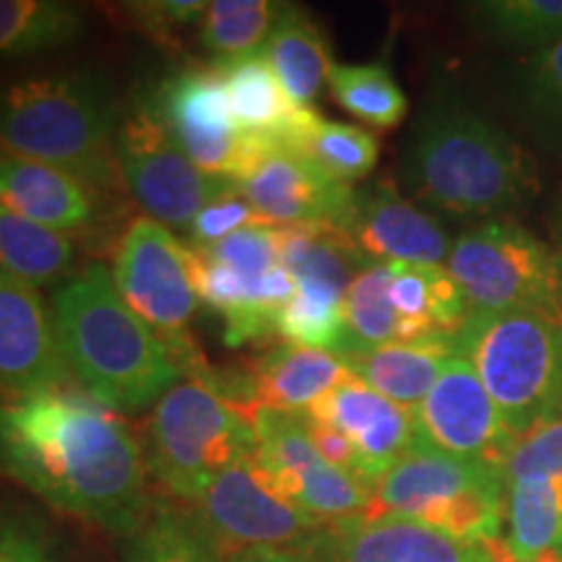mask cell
<instances>
[{"label": "cell", "instance_id": "6da1fadb", "mask_svg": "<svg viewBox=\"0 0 562 562\" xmlns=\"http://www.w3.org/2000/svg\"><path fill=\"white\" fill-rule=\"evenodd\" d=\"M0 474L115 537H133L151 513L144 453L128 425L66 385L0 398Z\"/></svg>", "mask_w": 562, "mask_h": 562}, {"label": "cell", "instance_id": "7a4b0ae2", "mask_svg": "<svg viewBox=\"0 0 562 562\" xmlns=\"http://www.w3.org/2000/svg\"><path fill=\"white\" fill-rule=\"evenodd\" d=\"M63 360L87 396L115 414L157 404L182 368L117 292L108 266L91 263L53 294Z\"/></svg>", "mask_w": 562, "mask_h": 562}, {"label": "cell", "instance_id": "3957f363", "mask_svg": "<svg viewBox=\"0 0 562 562\" xmlns=\"http://www.w3.org/2000/svg\"><path fill=\"white\" fill-rule=\"evenodd\" d=\"M406 182L427 206L451 216L516 214L539 193L529 154L487 115L459 102L425 110L406 154Z\"/></svg>", "mask_w": 562, "mask_h": 562}, {"label": "cell", "instance_id": "277c9868", "mask_svg": "<svg viewBox=\"0 0 562 562\" xmlns=\"http://www.w3.org/2000/svg\"><path fill=\"white\" fill-rule=\"evenodd\" d=\"M115 97L87 70L13 76L0 81V149L68 172L97 191L115 180Z\"/></svg>", "mask_w": 562, "mask_h": 562}, {"label": "cell", "instance_id": "5b68a950", "mask_svg": "<svg viewBox=\"0 0 562 562\" xmlns=\"http://www.w3.org/2000/svg\"><path fill=\"white\" fill-rule=\"evenodd\" d=\"M513 438L562 419V323L539 313H469L453 341Z\"/></svg>", "mask_w": 562, "mask_h": 562}, {"label": "cell", "instance_id": "8992f818", "mask_svg": "<svg viewBox=\"0 0 562 562\" xmlns=\"http://www.w3.org/2000/svg\"><path fill=\"white\" fill-rule=\"evenodd\" d=\"M505 495L508 487L501 469L414 440L409 451L375 482L362 524L412 518L456 542L484 544L501 537Z\"/></svg>", "mask_w": 562, "mask_h": 562}, {"label": "cell", "instance_id": "52a82bcc", "mask_svg": "<svg viewBox=\"0 0 562 562\" xmlns=\"http://www.w3.org/2000/svg\"><path fill=\"white\" fill-rule=\"evenodd\" d=\"M256 451L252 406L243 409L209 381H186L154 404L149 463L161 484L195 503L222 472Z\"/></svg>", "mask_w": 562, "mask_h": 562}, {"label": "cell", "instance_id": "ba28073f", "mask_svg": "<svg viewBox=\"0 0 562 562\" xmlns=\"http://www.w3.org/2000/svg\"><path fill=\"white\" fill-rule=\"evenodd\" d=\"M448 271L469 313H539L562 323V256L508 220L480 222L461 232Z\"/></svg>", "mask_w": 562, "mask_h": 562}, {"label": "cell", "instance_id": "9c48e42d", "mask_svg": "<svg viewBox=\"0 0 562 562\" xmlns=\"http://www.w3.org/2000/svg\"><path fill=\"white\" fill-rule=\"evenodd\" d=\"M195 505V529L211 552L235 558L243 552L279 550L313 554L326 524L307 516L263 467L256 451L237 459L209 484Z\"/></svg>", "mask_w": 562, "mask_h": 562}, {"label": "cell", "instance_id": "30bf717a", "mask_svg": "<svg viewBox=\"0 0 562 562\" xmlns=\"http://www.w3.org/2000/svg\"><path fill=\"white\" fill-rule=\"evenodd\" d=\"M115 157L125 186L149 220L172 227H191L195 216L232 186L188 159L146 97L121 121Z\"/></svg>", "mask_w": 562, "mask_h": 562}, {"label": "cell", "instance_id": "8fae6325", "mask_svg": "<svg viewBox=\"0 0 562 562\" xmlns=\"http://www.w3.org/2000/svg\"><path fill=\"white\" fill-rule=\"evenodd\" d=\"M112 279L131 311L161 334L178 364L186 362V355H191L186 331L199 307L186 245L149 216L133 220L117 248Z\"/></svg>", "mask_w": 562, "mask_h": 562}, {"label": "cell", "instance_id": "7c38bea8", "mask_svg": "<svg viewBox=\"0 0 562 562\" xmlns=\"http://www.w3.org/2000/svg\"><path fill=\"white\" fill-rule=\"evenodd\" d=\"M146 100L188 159L211 178L240 182L266 149V140L237 128L214 68L175 70Z\"/></svg>", "mask_w": 562, "mask_h": 562}, {"label": "cell", "instance_id": "4fadbf2b", "mask_svg": "<svg viewBox=\"0 0 562 562\" xmlns=\"http://www.w3.org/2000/svg\"><path fill=\"white\" fill-rule=\"evenodd\" d=\"M252 430H256L258 459L286 492V497H292L307 516L326 526L364 521L372 487L360 476L323 461L302 417L256 409Z\"/></svg>", "mask_w": 562, "mask_h": 562}, {"label": "cell", "instance_id": "5bb4252c", "mask_svg": "<svg viewBox=\"0 0 562 562\" xmlns=\"http://www.w3.org/2000/svg\"><path fill=\"white\" fill-rule=\"evenodd\" d=\"M414 427L417 442L459 459L490 463L501 472L516 442L501 409L463 355H451L432 391L414 406Z\"/></svg>", "mask_w": 562, "mask_h": 562}, {"label": "cell", "instance_id": "9a60e30c", "mask_svg": "<svg viewBox=\"0 0 562 562\" xmlns=\"http://www.w3.org/2000/svg\"><path fill=\"white\" fill-rule=\"evenodd\" d=\"M237 188L261 222L279 229L315 224L341 229L355 201L349 186L284 144H266Z\"/></svg>", "mask_w": 562, "mask_h": 562}, {"label": "cell", "instance_id": "2e32d148", "mask_svg": "<svg viewBox=\"0 0 562 562\" xmlns=\"http://www.w3.org/2000/svg\"><path fill=\"white\" fill-rule=\"evenodd\" d=\"M63 360L53 311L37 286L0 269V398L63 389Z\"/></svg>", "mask_w": 562, "mask_h": 562}, {"label": "cell", "instance_id": "e0dca14e", "mask_svg": "<svg viewBox=\"0 0 562 562\" xmlns=\"http://www.w3.org/2000/svg\"><path fill=\"white\" fill-rule=\"evenodd\" d=\"M341 232L368 266H442L453 248L442 224L406 201L391 182L355 191Z\"/></svg>", "mask_w": 562, "mask_h": 562}, {"label": "cell", "instance_id": "ac0fdd59", "mask_svg": "<svg viewBox=\"0 0 562 562\" xmlns=\"http://www.w3.org/2000/svg\"><path fill=\"white\" fill-rule=\"evenodd\" d=\"M302 417L347 435L360 459V480L370 487H375L417 438L414 409L381 396L357 375L336 385Z\"/></svg>", "mask_w": 562, "mask_h": 562}, {"label": "cell", "instance_id": "d6986e66", "mask_svg": "<svg viewBox=\"0 0 562 562\" xmlns=\"http://www.w3.org/2000/svg\"><path fill=\"white\" fill-rule=\"evenodd\" d=\"M0 206L53 232L87 229L97 222L94 191L68 172L0 149Z\"/></svg>", "mask_w": 562, "mask_h": 562}, {"label": "cell", "instance_id": "ffe728a7", "mask_svg": "<svg viewBox=\"0 0 562 562\" xmlns=\"http://www.w3.org/2000/svg\"><path fill=\"white\" fill-rule=\"evenodd\" d=\"M351 375L347 360L331 349L284 344L256 364L250 378L252 409L302 417Z\"/></svg>", "mask_w": 562, "mask_h": 562}, {"label": "cell", "instance_id": "44dd1931", "mask_svg": "<svg viewBox=\"0 0 562 562\" xmlns=\"http://www.w3.org/2000/svg\"><path fill=\"white\" fill-rule=\"evenodd\" d=\"M391 305L402 321L398 344H451L469 318L461 286L446 266L391 263Z\"/></svg>", "mask_w": 562, "mask_h": 562}, {"label": "cell", "instance_id": "7402d4cb", "mask_svg": "<svg viewBox=\"0 0 562 562\" xmlns=\"http://www.w3.org/2000/svg\"><path fill=\"white\" fill-rule=\"evenodd\" d=\"M214 70L227 91L237 128L248 133L250 138L266 140V144H292L294 133L313 112V108H297L284 94L261 53L216 63Z\"/></svg>", "mask_w": 562, "mask_h": 562}, {"label": "cell", "instance_id": "603a6c76", "mask_svg": "<svg viewBox=\"0 0 562 562\" xmlns=\"http://www.w3.org/2000/svg\"><path fill=\"white\" fill-rule=\"evenodd\" d=\"M339 562H490L484 544H463L412 518L339 526Z\"/></svg>", "mask_w": 562, "mask_h": 562}, {"label": "cell", "instance_id": "cb8c5ba5", "mask_svg": "<svg viewBox=\"0 0 562 562\" xmlns=\"http://www.w3.org/2000/svg\"><path fill=\"white\" fill-rule=\"evenodd\" d=\"M261 55L284 94L297 108L311 110L334 68L321 26L315 24L311 13L300 5H281Z\"/></svg>", "mask_w": 562, "mask_h": 562}, {"label": "cell", "instance_id": "d4e9b609", "mask_svg": "<svg viewBox=\"0 0 562 562\" xmlns=\"http://www.w3.org/2000/svg\"><path fill=\"white\" fill-rule=\"evenodd\" d=\"M451 355V344H385L349 357L347 364L372 391L414 409L438 383Z\"/></svg>", "mask_w": 562, "mask_h": 562}, {"label": "cell", "instance_id": "484cf974", "mask_svg": "<svg viewBox=\"0 0 562 562\" xmlns=\"http://www.w3.org/2000/svg\"><path fill=\"white\" fill-rule=\"evenodd\" d=\"M505 518V542L518 560L562 562V476L508 482Z\"/></svg>", "mask_w": 562, "mask_h": 562}, {"label": "cell", "instance_id": "4316f807", "mask_svg": "<svg viewBox=\"0 0 562 562\" xmlns=\"http://www.w3.org/2000/svg\"><path fill=\"white\" fill-rule=\"evenodd\" d=\"M83 34L79 5L63 0H0V60L60 50Z\"/></svg>", "mask_w": 562, "mask_h": 562}, {"label": "cell", "instance_id": "83f0119b", "mask_svg": "<svg viewBox=\"0 0 562 562\" xmlns=\"http://www.w3.org/2000/svg\"><path fill=\"white\" fill-rule=\"evenodd\" d=\"M76 250L68 235L21 220L0 206V269L32 286L55 290L74 277Z\"/></svg>", "mask_w": 562, "mask_h": 562}, {"label": "cell", "instance_id": "f1b7e54d", "mask_svg": "<svg viewBox=\"0 0 562 562\" xmlns=\"http://www.w3.org/2000/svg\"><path fill=\"white\" fill-rule=\"evenodd\" d=\"M391 263H370L351 279L344 297V331L336 344V355L349 357L362 351L398 344L402 321L393 311L391 297Z\"/></svg>", "mask_w": 562, "mask_h": 562}, {"label": "cell", "instance_id": "f546056e", "mask_svg": "<svg viewBox=\"0 0 562 562\" xmlns=\"http://www.w3.org/2000/svg\"><path fill=\"white\" fill-rule=\"evenodd\" d=\"M292 149H297L302 157H307L315 167L331 175L334 180L351 186L355 180H362L378 165V138L370 131L357 128V125L323 121L318 112H311L302 128L294 133Z\"/></svg>", "mask_w": 562, "mask_h": 562}, {"label": "cell", "instance_id": "4dcf8cb0", "mask_svg": "<svg viewBox=\"0 0 562 562\" xmlns=\"http://www.w3.org/2000/svg\"><path fill=\"white\" fill-rule=\"evenodd\" d=\"M513 97L533 138L562 154V40L518 66Z\"/></svg>", "mask_w": 562, "mask_h": 562}, {"label": "cell", "instance_id": "1f68e13d", "mask_svg": "<svg viewBox=\"0 0 562 562\" xmlns=\"http://www.w3.org/2000/svg\"><path fill=\"white\" fill-rule=\"evenodd\" d=\"M279 11L273 0H214L199 21L203 50L216 63L261 53Z\"/></svg>", "mask_w": 562, "mask_h": 562}, {"label": "cell", "instance_id": "d6a6232c", "mask_svg": "<svg viewBox=\"0 0 562 562\" xmlns=\"http://www.w3.org/2000/svg\"><path fill=\"white\" fill-rule=\"evenodd\" d=\"M328 89L344 110L375 128H396L406 117V94L391 70L378 63L370 66H339L334 63L328 74Z\"/></svg>", "mask_w": 562, "mask_h": 562}, {"label": "cell", "instance_id": "836d02e7", "mask_svg": "<svg viewBox=\"0 0 562 562\" xmlns=\"http://www.w3.org/2000/svg\"><path fill=\"white\" fill-rule=\"evenodd\" d=\"M492 37L544 50L562 40V0H487L472 5Z\"/></svg>", "mask_w": 562, "mask_h": 562}, {"label": "cell", "instance_id": "e575fe53", "mask_svg": "<svg viewBox=\"0 0 562 562\" xmlns=\"http://www.w3.org/2000/svg\"><path fill=\"white\" fill-rule=\"evenodd\" d=\"M128 562H214V552L195 529L167 505H151L149 518L131 537Z\"/></svg>", "mask_w": 562, "mask_h": 562}, {"label": "cell", "instance_id": "d590c367", "mask_svg": "<svg viewBox=\"0 0 562 562\" xmlns=\"http://www.w3.org/2000/svg\"><path fill=\"white\" fill-rule=\"evenodd\" d=\"M203 250L209 258L229 266L245 279H263L266 273L277 269L279 261V227H245L235 235L224 237L222 243Z\"/></svg>", "mask_w": 562, "mask_h": 562}, {"label": "cell", "instance_id": "8d00e7d4", "mask_svg": "<svg viewBox=\"0 0 562 562\" xmlns=\"http://www.w3.org/2000/svg\"><path fill=\"white\" fill-rule=\"evenodd\" d=\"M505 487L518 480H550L562 476V419L537 427L513 442L505 461Z\"/></svg>", "mask_w": 562, "mask_h": 562}, {"label": "cell", "instance_id": "74e56055", "mask_svg": "<svg viewBox=\"0 0 562 562\" xmlns=\"http://www.w3.org/2000/svg\"><path fill=\"white\" fill-rule=\"evenodd\" d=\"M245 227H269V224L261 222V216L245 199L237 182H232L188 227V235H191L188 248H211V245L222 243L224 237L235 235Z\"/></svg>", "mask_w": 562, "mask_h": 562}, {"label": "cell", "instance_id": "f35d334b", "mask_svg": "<svg viewBox=\"0 0 562 562\" xmlns=\"http://www.w3.org/2000/svg\"><path fill=\"white\" fill-rule=\"evenodd\" d=\"M0 562H60L45 524L21 508H0Z\"/></svg>", "mask_w": 562, "mask_h": 562}, {"label": "cell", "instance_id": "ab89813d", "mask_svg": "<svg viewBox=\"0 0 562 562\" xmlns=\"http://www.w3.org/2000/svg\"><path fill=\"white\" fill-rule=\"evenodd\" d=\"M206 5L209 3H201V0H154V3H131L128 9L140 30L154 34L157 40H165L180 26L201 21Z\"/></svg>", "mask_w": 562, "mask_h": 562}, {"label": "cell", "instance_id": "60d3db41", "mask_svg": "<svg viewBox=\"0 0 562 562\" xmlns=\"http://www.w3.org/2000/svg\"><path fill=\"white\" fill-rule=\"evenodd\" d=\"M302 422H305V430H307V435H311L315 451L321 453L323 461H328L331 467L341 469V472L360 476V459H357L355 446H351V440L347 438V435H341L339 430H334V427L318 425V422H311L305 417H302Z\"/></svg>", "mask_w": 562, "mask_h": 562}, {"label": "cell", "instance_id": "b9f144b4", "mask_svg": "<svg viewBox=\"0 0 562 562\" xmlns=\"http://www.w3.org/2000/svg\"><path fill=\"white\" fill-rule=\"evenodd\" d=\"M224 562H311V554L302 552H279V550H256L243 552Z\"/></svg>", "mask_w": 562, "mask_h": 562}, {"label": "cell", "instance_id": "7bdbcfd3", "mask_svg": "<svg viewBox=\"0 0 562 562\" xmlns=\"http://www.w3.org/2000/svg\"><path fill=\"white\" fill-rule=\"evenodd\" d=\"M558 227H562V211H560V216H558Z\"/></svg>", "mask_w": 562, "mask_h": 562}, {"label": "cell", "instance_id": "ee69618b", "mask_svg": "<svg viewBox=\"0 0 562 562\" xmlns=\"http://www.w3.org/2000/svg\"><path fill=\"white\" fill-rule=\"evenodd\" d=\"M560 560H562V550H560Z\"/></svg>", "mask_w": 562, "mask_h": 562}, {"label": "cell", "instance_id": "f6af8a7d", "mask_svg": "<svg viewBox=\"0 0 562 562\" xmlns=\"http://www.w3.org/2000/svg\"><path fill=\"white\" fill-rule=\"evenodd\" d=\"M560 237H562V227H560Z\"/></svg>", "mask_w": 562, "mask_h": 562}]
</instances>
